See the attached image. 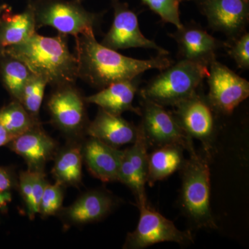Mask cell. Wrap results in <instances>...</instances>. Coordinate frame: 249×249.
<instances>
[{
	"label": "cell",
	"instance_id": "cell-1",
	"mask_svg": "<svg viewBox=\"0 0 249 249\" xmlns=\"http://www.w3.org/2000/svg\"><path fill=\"white\" fill-rule=\"evenodd\" d=\"M78 78L101 89L113 83L138 78L150 70H164L173 63L165 55L147 60L129 58L99 43L93 29L75 37Z\"/></svg>",
	"mask_w": 249,
	"mask_h": 249
},
{
	"label": "cell",
	"instance_id": "cell-2",
	"mask_svg": "<svg viewBox=\"0 0 249 249\" xmlns=\"http://www.w3.org/2000/svg\"><path fill=\"white\" fill-rule=\"evenodd\" d=\"M0 56L20 60L33 74L53 86L73 85L78 78L76 55L70 52L63 34L45 37L34 33L24 42L2 49Z\"/></svg>",
	"mask_w": 249,
	"mask_h": 249
},
{
	"label": "cell",
	"instance_id": "cell-3",
	"mask_svg": "<svg viewBox=\"0 0 249 249\" xmlns=\"http://www.w3.org/2000/svg\"><path fill=\"white\" fill-rule=\"evenodd\" d=\"M209 74V66L180 59L161 70L139 91V94L163 107H175L197 92Z\"/></svg>",
	"mask_w": 249,
	"mask_h": 249
},
{
	"label": "cell",
	"instance_id": "cell-4",
	"mask_svg": "<svg viewBox=\"0 0 249 249\" xmlns=\"http://www.w3.org/2000/svg\"><path fill=\"white\" fill-rule=\"evenodd\" d=\"M181 169L180 202L184 213L198 228L217 229L211 206V172L206 158L196 151Z\"/></svg>",
	"mask_w": 249,
	"mask_h": 249
},
{
	"label": "cell",
	"instance_id": "cell-5",
	"mask_svg": "<svg viewBox=\"0 0 249 249\" xmlns=\"http://www.w3.org/2000/svg\"><path fill=\"white\" fill-rule=\"evenodd\" d=\"M36 28L52 27L63 35L76 37L85 31L94 30L102 14L87 11L76 0H29Z\"/></svg>",
	"mask_w": 249,
	"mask_h": 249
},
{
	"label": "cell",
	"instance_id": "cell-6",
	"mask_svg": "<svg viewBox=\"0 0 249 249\" xmlns=\"http://www.w3.org/2000/svg\"><path fill=\"white\" fill-rule=\"evenodd\" d=\"M141 98L142 127L148 146L158 147L169 144L181 145L188 153L196 151L193 139L183 130L173 113L165 107Z\"/></svg>",
	"mask_w": 249,
	"mask_h": 249
},
{
	"label": "cell",
	"instance_id": "cell-7",
	"mask_svg": "<svg viewBox=\"0 0 249 249\" xmlns=\"http://www.w3.org/2000/svg\"><path fill=\"white\" fill-rule=\"evenodd\" d=\"M140 215L137 227L129 232L124 249H142L161 242H175L186 245L193 243L190 231H181L172 221L148 206H138Z\"/></svg>",
	"mask_w": 249,
	"mask_h": 249
},
{
	"label": "cell",
	"instance_id": "cell-8",
	"mask_svg": "<svg viewBox=\"0 0 249 249\" xmlns=\"http://www.w3.org/2000/svg\"><path fill=\"white\" fill-rule=\"evenodd\" d=\"M85 97L73 85L56 87L47 101L54 125L71 139L80 138L88 122Z\"/></svg>",
	"mask_w": 249,
	"mask_h": 249
},
{
	"label": "cell",
	"instance_id": "cell-9",
	"mask_svg": "<svg viewBox=\"0 0 249 249\" xmlns=\"http://www.w3.org/2000/svg\"><path fill=\"white\" fill-rule=\"evenodd\" d=\"M207 79L206 97L216 112L230 115L249 98V82L217 60L210 65Z\"/></svg>",
	"mask_w": 249,
	"mask_h": 249
},
{
	"label": "cell",
	"instance_id": "cell-10",
	"mask_svg": "<svg viewBox=\"0 0 249 249\" xmlns=\"http://www.w3.org/2000/svg\"><path fill=\"white\" fill-rule=\"evenodd\" d=\"M114 10L112 25L101 44L108 48L119 50L129 48L154 49L160 55H167L168 51L147 38L139 28L138 18L129 5L121 0H110Z\"/></svg>",
	"mask_w": 249,
	"mask_h": 249
},
{
	"label": "cell",
	"instance_id": "cell-11",
	"mask_svg": "<svg viewBox=\"0 0 249 249\" xmlns=\"http://www.w3.org/2000/svg\"><path fill=\"white\" fill-rule=\"evenodd\" d=\"M174 116L183 130L192 139L199 140L205 150L212 149L215 136L214 109L207 97L196 92L175 106Z\"/></svg>",
	"mask_w": 249,
	"mask_h": 249
},
{
	"label": "cell",
	"instance_id": "cell-12",
	"mask_svg": "<svg viewBox=\"0 0 249 249\" xmlns=\"http://www.w3.org/2000/svg\"><path fill=\"white\" fill-rule=\"evenodd\" d=\"M209 27L229 40L245 32L249 20V0H195Z\"/></svg>",
	"mask_w": 249,
	"mask_h": 249
},
{
	"label": "cell",
	"instance_id": "cell-13",
	"mask_svg": "<svg viewBox=\"0 0 249 249\" xmlns=\"http://www.w3.org/2000/svg\"><path fill=\"white\" fill-rule=\"evenodd\" d=\"M178 43L181 60L197 62L210 66L216 60L218 49L226 47L222 42L210 35L201 26L194 22L183 24L173 34Z\"/></svg>",
	"mask_w": 249,
	"mask_h": 249
},
{
	"label": "cell",
	"instance_id": "cell-14",
	"mask_svg": "<svg viewBox=\"0 0 249 249\" xmlns=\"http://www.w3.org/2000/svg\"><path fill=\"white\" fill-rule=\"evenodd\" d=\"M119 201L103 190H92L80 196L74 202L62 208L58 214L67 227L85 225L105 219L112 212Z\"/></svg>",
	"mask_w": 249,
	"mask_h": 249
},
{
	"label": "cell",
	"instance_id": "cell-15",
	"mask_svg": "<svg viewBox=\"0 0 249 249\" xmlns=\"http://www.w3.org/2000/svg\"><path fill=\"white\" fill-rule=\"evenodd\" d=\"M131 146L124 150L118 181L128 186L133 192L138 206L147 204V144L142 127L138 126V135Z\"/></svg>",
	"mask_w": 249,
	"mask_h": 249
},
{
	"label": "cell",
	"instance_id": "cell-16",
	"mask_svg": "<svg viewBox=\"0 0 249 249\" xmlns=\"http://www.w3.org/2000/svg\"><path fill=\"white\" fill-rule=\"evenodd\" d=\"M6 146L25 160L28 170L34 172H45L46 165L58 150V143L41 124L15 137Z\"/></svg>",
	"mask_w": 249,
	"mask_h": 249
},
{
	"label": "cell",
	"instance_id": "cell-17",
	"mask_svg": "<svg viewBox=\"0 0 249 249\" xmlns=\"http://www.w3.org/2000/svg\"><path fill=\"white\" fill-rule=\"evenodd\" d=\"M82 153L89 173L103 182L119 180L124 150L90 137L82 143Z\"/></svg>",
	"mask_w": 249,
	"mask_h": 249
},
{
	"label": "cell",
	"instance_id": "cell-18",
	"mask_svg": "<svg viewBox=\"0 0 249 249\" xmlns=\"http://www.w3.org/2000/svg\"><path fill=\"white\" fill-rule=\"evenodd\" d=\"M85 133L111 147L119 148L132 144L138 135V126L99 108L94 120L89 123Z\"/></svg>",
	"mask_w": 249,
	"mask_h": 249
},
{
	"label": "cell",
	"instance_id": "cell-19",
	"mask_svg": "<svg viewBox=\"0 0 249 249\" xmlns=\"http://www.w3.org/2000/svg\"><path fill=\"white\" fill-rule=\"evenodd\" d=\"M139 90L137 78L113 83L91 96L85 97L86 103L98 106L105 111L116 115L124 111H132L141 115V109L133 106L136 93Z\"/></svg>",
	"mask_w": 249,
	"mask_h": 249
},
{
	"label": "cell",
	"instance_id": "cell-20",
	"mask_svg": "<svg viewBox=\"0 0 249 249\" xmlns=\"http://www.w3.org/2000/svg\"><path fill=\"white\" fill-rule=\"evenodd\" d=\"M82 143L75 139L58 150L54 157L52 173L55 182L65 186H79L83 177Z\"/></svg>",
	"mask_w": 249,
	"mask_h": 249
},
{
	"label": "cell",
	"instance_id": "cell-21",
	"mask_svg": "<svg viewBox=\"0 0 249 249\" xmlns=\"http://www.w3.org/2000/svg\"><path fill=\"white\" fill-rule=\"evenodd\" d=\"M185 149L177 144L156 147L147 158V183L152 186L156 182L168 178L182 169L186 163Z\"/></svg>",
	"mask_w": 249,
	"mask_h": 249
},
{
	"label": "cell",
	"instance_id": "cell-22",
	"mask_svg": "<svg viewBox=\"0 0 249 249\" xmlns=\"http://www.w3.org/2000/svg\"><path fill=\"white\" fill-rule=\"evenodd\" d=\"M34 13L29 4L20 14L6 11L0 20V52L24 42L36 32Z\"/></svg>",
	"mask_w": 249,
	"mask_h": 249
},
{
	"label": "cell",
	"instance_id": "cell-23",
	"mask_svg": "<svg viewBox=\"0 0 249 249\" xmlns=\"http://www.w3.org/2000/svg\"><path fill=\"white\" fill-rule=\"evenodd\" d=\"M2 58L0 71L5 88L14 100L19 101L24 86L32 76V72L22 62L9 56Z\"/></svg>",
	"mask_w": 249,
	"mask_h": 249
},
{
	"label": "cell",
	"instance_id": "cell-24",
	"mask_svg": "<svg viewBox=\"0 0 249 249\" xmlns=\"http://www.w3.org/2000/svg\"><path fill=\"white\" fill-rule=\"evenodd\" d=\"M0 124L15 138L40 124V121L34 119L19 101L14 100L0 109Z\"/></svg>",
	"mask_w": 249,
	"mask_h": 249
},
{
	"label": "cell",
	"instance_id": "cell-25",
	"mask_svg": "<svg viewBox=\"0 0 249 249\" xmlns=\"http://www.w3.org/2000/svg\"><path fill=\"white\" fill-rule=\"evenodd\" d=\"M47 82L41 77L33 74L23 89L19 103L34 119L39 120V113Z\"/></svg>",
	"mask_w": 249,
	"mask_h": 249
},
{
	"label": "cell",
	"instance_id": "cell-26",
	"mask_svg": "<svg viewBox=\"0 0 249 249\" xmlns=\"http://www.w3.org/2000/svg\"><path fill=\"white\" fill-rule=\"evenodd\" d=\"M64 186L55 182L47 183L41 198L38 214L42 218L55 215L62 208L64 199Z\"/></svg>",
	"mask_w": 249,
	"mask_h": 249
},
{
	"label": "cell",
	"instance_id": "cell-27",
	"mask_svg": "<svg viewBox=\"0 0 249 249\" xmlns=\"http://www.w3.org/2000/svg\"><path fill=\"white\" fill-rule=\"evenodd\" d=\"M182 0H141L163 22L173 24L177 29L183 26L180 19V4Z\"/></svg>",
	"mask_w": 249,
	"mask_h": 249
},
{
	"label": "cell",
	"instance_id": "cell-28",
	"mask_svg": "<svg viewBox=\"0 0 249 249\" xmlns=\"http://www.w3.org/2000/svg\"><path fill=\"white\" fill-rule=\"evenodd\" d=\"M228 53L237 67L243 70L249 68V34L245 31L235 38L226 42Z\"/></svg>",
	"mask_w": 249,
	"mask_h": 249
},
{
	"label": "cell",
	"instance_id": "cell-29",
	"mask_svg": "<svg viewBox=\"0 0 249 249\" xmlns=\"http://www.w3.org/2000/svg\"><path fill=\"white\" fill-rule=\"evenodd\" d=\"M18 178L14 170L9 167L0 166V211L6 212L11 201V192L18 188Z\"/></svg>",
	"mask_w": 249,
	"mask_h": 249
},
{
	"label": "cell",
	"instance_id": "cell-30",
	"mask_svg": "<svg viewBox=\"0 0 249 249\" xmlns=\"http://www.w3.org/2000/svg\"><path fill=\"white\" fill-rule=\"evenodd\" d=\"M34 172L33 192L30 204L27 208V214L29 219H34L36 214H38L39 206L44 190L48 181L46 178L45 172Z\"/></svg>",
	"mask_w": 249,
	"mask_h": 249
},
{
	"label": "cell",
	"instance_id": "cell-31",
	"mask_svg": "<svg viewBox=\"0 0 249 249\" xmlns=\"http://www.w3.org/2000/svg\"><path fill=\"white\" fill-rule=\"evenodd\" d=\"M14 139V137L0 124V147L7 145Z\"/></svg>",
	"mask_w": 249,
	"mask_h": 249
},
{
	"label": "cell",
	"instance_id": "cell-32",
	"mask_svg": "<svg viewBox=\"0 0 249 249\" xmlns=\"http://www.w3.org/2000/svg\"><path fill=\"white\" fill-rule=\"evenodd\" d=\"M11 8L10 7L9 5L7 4H2L0 5V20H1V17H2L3 15L6 12V11H9L11 10Z\"/></svg>",
	"mask_w": 249,
	"mask_h": 249
},
{
	"label": "cell",
	"instance_id": "cell-33",
	"mask_svg": "<svg viewBox=\"0 0 249 249\" xmlns=\"http://www.w3.org/2000/svg\"><path fill=\"white\" fill-rule=\"evenodd\" d=\"M76 1H78V2L81 3L83 0H76Z\"/></svg>",
	"mask_w": 249,
	"mask_h": 249
}]
</instances>
